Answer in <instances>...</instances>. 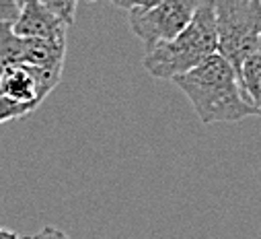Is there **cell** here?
I'll list each match as a JSON object with an SVG mask.
<instances>
[{
  "instance_id": "6da1fadb",
  "label": "cell",
  "mask_w": 261,
  "mask_h": 239,
  "mask_svg": "<svg viewBox=\"0 0 261 239\" xmlns=\"http://www.w3.org/2000/svg\"><path fill=\"white\" fill-rule=\"evenodd\" d=\"M173 83L187 95L200 122L206 126L216 122L232 124L247 115H257L237 70L218 52L189 73L173 79Z\"/></svg>"
},
{
  "instance_id": "7a4b0ae2",
  "label": "cell",
  "mask_w": 261,
  "mask_h": 239,
  "mask_svg": "<svg viewBox=\"0 0 261 239\" xmlns=\"http://www.w3.org/2000/svg\"><path fill=\"white\" fill-rule=\"evenodd\" d=\"M218 52V33L212 0L200 7L191 23L171 41L156 45L144 54L142 66L154 79L173 81Z\"/></svg>"
},
{
  "instance_id": "3957f363",
  "label": "cell",
  "mask_w": 261,
  "mask_h": 239,
  "mask_svg": "<svg viewBox=\"0 0 261 239\" xmlns=\"http://www.w3.org/2000/svg\"><path fill=\"white\" fill-rule=\"evenodd\" d=\"M218 54L232 68L241 70L245 58L261 43V3L259 0H212Z\"/></svg>"
},
{
  "instance_id": "277c9868",
  "label": "cell",
  "mask_w": 261,
  "mask_h": 239,
  "mask_svg": "<svg viewBox=\"0 0 261 239\" xmlns=\"http://www.w3.org/2000/svg\"><path fill=\"white\" fill-rule=\"evenodd\" d=\"M206 0H163L144 11H129V27L142 41L144 52L177 37Z\"/></svg>"
},
{
  "instance_id": "5b68a950",
  "label": "cell",
  "mask_w": 261,
  "mask_h": 239,
  "mask_svg": "<svg viewBox=\"0 0 261 239\" xmlns=\"http://www.w3.org/2000/svg\"><path fill=\"white\" fill-rule=\"evenodd\" d=\"M62 70H47L29 64H15L0 73V95L31 107L33 111L56 89Z\"/></svg>"
},
{
  "instance_id": "8992f818",
  "label": "cell",
  "mask_w": 261,
  "mask_h": 239,
  "mask_svg": "<svg viewBox=\"0 0 261 239\" xmlns=\"http://www.w3.org/2000/svg\"><path fill=\"white\" fill-rule=\"evenodd\" d=\"M13 29L21 37H39L51 41H66L68 23L54 15L41 0H23L19 19L13 23Z\"/></svg>"
},
{
  "instance_id": "52a82bcc",
  "label": "cell",
  "mask_w": 261,
  "mask_h": 239,
  "mask_svg": "<svg viewBox=\"0 0 261 239\" xmlns=\"http://www.w3.org/2000/svg\"><path fill=\"white\" fill-rule=\"evenodd\" d=\"M64 60H66V41L25 37L21 64L47 70H64Z\"/></svg>"
},
{
  "instance_id": "ba28073f",
  "label": "cell",
  "mask_w": 261,
  "mask_h": 239,
  "mask_svg": "<svg viewBox=\"0 0 261 239\" xmlns=\"http://www.w3.org/2000/svg\"><path fill=\"white\" fill-rule=\"evenodd\" d=\"M239 79L251 103L255 105L257 115L261 117V43L253 54L245 58V62L239 70Z\"/></svg>"
},
{
  "instance_id": "9c48e42d",
  "label": "cell",
  "mask_w": 261,
  "mask_h": 239,
  "mask_svg": "<svg viewBox=\"0 0 261 239\" xmlns=\"http://www.w3.org/2000/svg\"><path fill=\"white\" fill-rule=\"evenodd\" d=\"M25 37L17 35L13 23H0V73L9 66L21 64Z\"/></svg>"
},
{
  "instance_id": "30bf717a",
  "label": "cell",
  "mask_w": 261,
  "mask_h": 239,
  "mask_svg": "<svg viewBox=\"0 0 261 239\" xmlns=\"http://www.w3.org/2000/svg\"><path fill=\"white\" fill-rule=\"evenodd\" d=\"M33 113L31 107L27 105H21V103H15L7 97L0 95V124H7V122H13V119H19V117H25Z\"/></svg>"
},
{
  "instance_id": "8fae6325",
  "label": "cell",
  "mask_w": 261,
  "mask_h": 239,
  "mask_svg": "<svg viewBox=\"0 0 261 239\" xmlns=\"http://www.w3.org/2000/svg\"><path fill=\"white\" fill-rule=\"evenodd\" d=\"M23 0H0V23H15L21 13Z\"/></svg>"
},
{
  "instance_id": "7c38bea8",
  "label": "cell",
  "mask_w": 261,
  "mask_h": 239,
  "mask_svg": "<svg viewBox=\"0 0 261 239\" xmlns=\"http://www.w3.org/2000/svg\"><path fill=\"white\" fill-rule=\"evenodd\" d=\"M111 3L119 9H125L127 13L129 11H144V9H152L156 5H161L163 0H111Z\"/></svg>"
},
{
  "instance_id": "4fadbf2b",
  "label": "cell",
  "mask_w": 261,
  "mask_h": 239,
  "mask_svg": "<svg viewBox=\"0 0 261 239\" xmlns=\"http://www.w3.org/2000/svg\"><path fill=\"white\" fill-rule=\"evenodd\" d=\"M41 5L47 7V9H49L54 15H58L60 19H64L68 25L74 23V21L70 19V15H68V9H66V3H64V0H41Z\"/></svg>"
},
{
  "instance_id": "5bb4252c",
  "label": "cell",
  "mask_w": 261,
  "mask_h": 239,
  "mask_svg": "<svg viewBox=\"0 0 261 239\" xmlns=\"http://www.w3.org/2000/svg\"><path fill=\"white\" fill-rule=\"evenodd\" d=\"M29 239H72V237L68 233H64L62 229H58V227H43L41 231H37Z\"/></svg>"
},
{
  "instance_id": "9a60e30c",
  "label": "cell",
  "mask_w": 261,
  "mask_h": 239,
  "mask_svg": "<svg viewBox=\"0 0 261 239\" xmlns=\"http://www.w3.org/2000/svg\"><path fill=\"white\" fill-rule=\"evenodd\" d=\"M0 239H19V235L9 229H0Z\"/></svg>"
},
{
  "instance_id": "2e32d148",
  "label": "cell",
  "mask_w": 261,
  "mask_h": 239,
  "mask_svg": "<svg viewBox=\"0 0 261 239\" xmlns=\"http://www.w3.org/2000/svg\"><path fill=\"white\" fill-rule=\"evenodd\" d=\"M19 239H29V237H23V235H19Z\"/></svg>"
},
{
  "instance_id": "e0dca14e",
  "label": "cell",
  "mask_w": 261,
  "mask_h": 239,
  "mask_svg": "<svg viewBox=\"0 0 261 239\" xmlns=\"http://www.w3.org/2000/svg\"><path fill=\"white\" fill-rule=\"evenodd\" d=\"M259 3H261V0H259Z\"/></svg>"
}]
</instances>
